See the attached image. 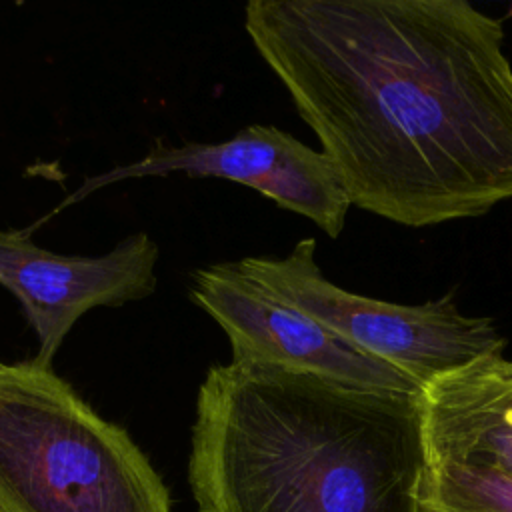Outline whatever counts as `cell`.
Returning <instances> with one entry per match:
<instances>
[{"label":"cell","instance_id":"obj_1","mask_svg":"<svg viewBox=\"0 0 512 512\" xmlns=\"http://www.w3.org/2000/svg\"><path fill=\"white\" fill-rule=\"evenodd\" d=\"M244 30L350 202L402 226L512 198V62L468 0H250Z\"/></svg>","mask_w":512,"mask_h":512},{"label":"cell","instance_id":"obj_3","mask_svg":"<svg viewBox=\"0 0 512 512\" xmlns=\"http://www.w3.org/2000/svg\"><path fill=\"white\" fill-rule=\"evenodd\" d=\"M0 512H170V494L54 368L0 360Z\"/></svg>","mask_w":512,"mask_h":512},{"label":"cell","instance_id":"obj_5","mask_svg":"<svg viewBox=\"0 0 512 512\" xmlns=\"http://www.w3.org/2000/svg\"><path fill=\"white\" fill-rule=\"evenodd\" d=\"M426 510L512 504V360L488 354L420 392Z\"/></svg>","mask_w":512,"mask_h":512},{"label":"cell","instance_id":"obj_8","mask_svg":"<svg viewBox=\"0 0 512 512\" xmlns=\"http://www.w3.org/2000/svg\"><path fill=\"white\" fill-rule=\"evenodd\" d=\"M32 228L0 230V286L12 292L34 330L32 358L50 366L72 330L92 308H116L156 290L158 244L136 232L98 256L58 254L36 246Z\"/></svg>","mask_w":512,"mask_h":512},{"label":"cell","instance_id":"obj_6","mask_svg":"<svg viewBox=\"0 0 512 512\" xmlns=\"http://www.w3.org/2000/svg\"><path fill=\"white\" fill-rule=\"evenodd\" d=\"M176 172L244 184L280 208L306 216L330 238L340 236L352 206L334 164L322 150L276 126L252 124L222 142L156 144L140 160L86 176L44 220L114 182Z\"/></svg>","mask_w":512,"mask_h":512},{"label":"cell","instance_id":"obj_2","mask_svg":"<svg viewBox=\"0 0 512 512\" xmlns=\"http://www.w3.org/2000/svg\"><path fill=\"white\" fill-rule=\"evenodd\" d=\"M420 394L208 368L188 482L200 512H428Z\"/></svg>","mask_w":512,"mask_h":512},{"label":"cell","instance_id":"obj_4","mask_svg":"<svg viewBox=\"0 0 512 512\" xmlns=\"http://www.w3.org/2000/svg\"><path fill=\"white\" fill-rule=\"evenodd\" d=\"M236 264L346 344L412 378L420 390L476 358L502 354L506 346L494 320L462 314L452 292L424 304H396L336 286L316 262L314 238L300 240L282 258L246 256Z\"/></svg>","mask_w":512,"mask_h":512},{"label":"cell","instance_id":"obj_7","mask_svg":"<svg viewBox=\"0 0 512 512\" xmlns=\"http://www.w3.org/2000/svg\"><path fill=\"white\" fill-rule=\"evenodd\" d=\"M190 300L226 334L234 364L316 374L356 386L420 394V386L274 296L236 262L194 270Z\"/></svg>","mask_w":512,"mask_h":512}]
</instances>
